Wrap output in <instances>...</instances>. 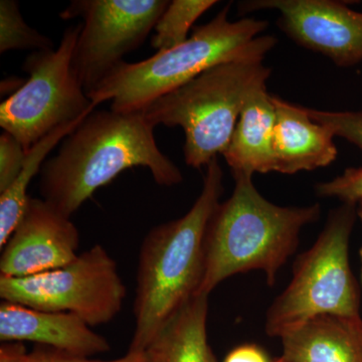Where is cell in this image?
I'll return each instance as SVG.
<instances>
[{"mask_svg":"<svg viewBox=\"0 0 362 362\" xmlns=\"http://www.w3.org/2000/svg\"><path fill=\"white\" fill-rule=\"evenodd\" d=\"M154 128L142 111H93L45 162L42 199L71 218L100 187L138 166L149 169L161 187L180 185L182 173L159 150Z\"/></svg>","mask_w":362,"mask_h":362,"instance_id":"6da1fadb","label":"cell"},{"mask_svg":"<svg viewBox=\"0 0 362 362\" xmlns=\"http://www.w3.org/2000/svg\"><path fill=\"white\" fill-rule=\"evenodd\" d=\"M223 192V173L214 158L206 166L201 194L192 209L145 235L138 257L135 329L128 350L145 351L176 312L197 294L207 226Z\"/></svg>","mask_w":362,"mask_h":362,"instance_id":"7a4b0ae2","label":"cell"},{"mask_svg":"<svg viewBox=\"0 0 362 362\" xmlns=\"http://www.w3.org/2000/svg\"><path fill=\"white\" fill-rule=\"evenodd\" d=\"M235 188L207 226L204 276L197 295H207L226 279L264 272L268 285L294 254L300 233L321 216L319 204L281 206L265 199L252 176L233 175Z\"/></svg>","mask_w":362,"mask_h":362,"instance_id":"3957f363","label":"cell"},{"mask_svg":"<svg viewBox=\"0 0 362 362\" xmlns=\"http://www.w3.org/2000/svg\"><path fill=\"white\" fill-rule=\"evenodd\" d=\"M230 4L175 49L157 52L138 63L124 61L88 97L95 106L111 101V110L142 111L214 66L233 62H263L277 40L261 35L268 23L255 18L228 21Z\"/></svg>","mask_w":362,"mask_h":362,"instance_id":"277c9868","label":"cell"},{"mask_svg":"<svg viewBox=\"0 0 362 362\" xmlns=\"http://www.w3.org/2000/svg\"><path fill=\"white\" fill-rule=\"evenodd\" d=\"M270 75V68L263 62L214 66L158 98L142 112L154 127L182 128L187 165L206 168L228 148L243 108L257 90L266 87Z\"/></svg>","mask_w":362,"mask_h":362,"instance_id":"5b68a950","label":"cell"},{"mask_svg":"<svg viewBox=\"0 0 362 362\" xmlns=\"http://www.w3.org/2000/svg\"><path fill=\"white\" fill-rule=\"evenodd\" d=\"M356 204L331 211L310 249L298 257L289 285L269 307L265 330L282 338L321 316H361V295L350 268Z\"/></svg>","mask_w":362,"mask_h":362,"instance_id":"8992f818","label":"cell"},{"mask_svg":"<svg viewBox=\"0 0 362 362\" xmlns=\"http://www.w3.org/2000/svg\"><path fill=\"white\" fill-rule=\"evenodd\" d=\"M81 30L82 23L69 26L56 49L33 52L23 64L28 81L0 105V126L26 152L54 130L96 110L73 66Z\"/></svg>","mask_w":362,"mask_h":362,"instance_id":"52a82bcc","label":"cell"},{"mask_svg":"<svg viewBox=\"0 0 362 362\" xmlns=\"http://www.w3.org/2000/svg\"><path fill=\"white\" fill-rule=\"evenodd\" d=\"M126 296L118 265L101 245L54 270L28 277H0V297L4 301L37 310L73 313L90 327L113 320Z\"/></svg>","mask_w":362,"mask_h":362,"instance_id":"ba28073f","label":"cell"},{"mask_svg":"<svg viewBox=\"0 0 362 362\" xmlns=\"http://www.w3.org/2000/svg\"><path fill=\"white\" fill-rule=\"evenodd\" d=\"M168 4L165 0H75L62 11L63 20H83L73 66L86 94L144 42Z\"/></svg>","mask_w":362,"mask_h":362,"instance_id":"9c48e42d","label":"cell"},{"mask_svg":"<svg viewBox=\"0 0 362 362\" xmlns=\"http://www.w3.org/2000/svg\"><path fill=\"white\" fill-rule=\"evenodd\" d=\"M242 13L261 9L280 13V25L307 49L328 57L339 66L362 61V13L330 0H251L240 4Z\"/></svg>","mask_w":362,"mask_h":362,"instance_id":"30bf717a","label":"cell"},{"mask_svg":"<svg viewBox=\"0 0 362 362\" xmlns=\"http://www.w3.org/2000/svg\"><path fill=\"white\" fill-rule=\"evenodd\" d=\"M80 233L71 218L30 197L0 257V277L21 278L61 268L78 257Z\"/></svg>","mask_w":362,"mask_h":362,"instance_id":"8fae6325","label":"cell"},{"mask_svg":"<svg viewBox=\"0 0 362 362\" xmlns=\"http://www.w3.org/2000/svg\"><path fill=\"white\" fill-rule=\"evenodd\" d=\"M0 340L33 342L90 358L111 349L106 338L75 314L37 310L4 300L0 304Z\"/></svg>","mask_w":362,"mask_h":362,"instance_id":"7c38bea8","label":"cell"},{"mask_svg":"<svg viewBox=\"0 0 362 362\" xmlns=\"http://www.w3.org/2000/svg\"><path fill=\"white\" fill-rule=\"evenodd\" d=\"M272 101L276 110V173L295 175L326 168L337 159L335 136L312 120L307 108L278 97L272 96Z\"/></svg>","mask_w":362,"mask_h":362,"instance_id":"4fadbf2b","label":"cell"},{"mask_svg":"<svg viewBox=\"0 0 362 362\" xmlns=\"http://www.w3.org/2000/svg\"><path fill=\"white\" fill-rule=\"evenodd\" d=\"M282 362H362L361 316H321L282 338Z\"/></svg>","mask_w":362,"mask_h":362,"instance_id":"5bb4252c","label":"cell"},{"mask_svg":"<svg viewBox=\"0 0 362 362\" xmlns=\"http://www.w3.org/2000/svg\"><path fill=\"white\" fill-rule=\"evenodd\" d=\"M276 110L267 88L245 105L228 148L223 152L233 175L252 176L276 171L274 151Z\"/></svg>","mask_w":362,"mask_h":362,"instance_id":"9a60e30c","label":"cell"},{"mask_svg":"<svg viewBox=\"0 0 362 362\" xmlns=\"http://www.w3.org/2000/svg\"><path fill=\"white\" fill-rule=\"evenodd\" d=\"M209 297L195 295L145 349L148 362H218L207 337Z\"/></svg>","mask_w":362,"mask_h":362,"instance_id":"2e32d148","label":"cell"},{"mask_svg":"<svg viewBox=\"0 0 362 362\" xmlns=\"http://www.w3.org/2000/svg\"><path fill=\"white\" fill-rule=\"evenodd\" d=\"M86 117L54 130L51 134L37 143L26 154L25 162L20 175L11 183V187H7L0 194V247L1 249L13 235L28 209V202L30 201V197L28 194V187L35 176L40 173L45 158L54 147L58 146L66 136L73 132Z\"/></svg>","mask_w":362,"mask_h":362,"instance_id":"e0dca14e","label":"cell"},{"mask_svg":"<svg viewBox=\"0 0 362 362\" xmlns=\"http://www.w3.org/2000/svg\"><path fill=\"white\" fill-rule=\"evenodd\" d=\"M218 1L214 0H173L168 4L154 28L151 45L157 52L175 49L187 42L195 21Z\"/></svg>","mask_w":362,"mask_h":362,"instance_id":"ac0fdd59","label":"cell"},{"mask_svg":"<svg viewBox=\"0 0 362 362\" xmlns=\"http://www.w3.org/2000/svg\"><path fill=\"white\" fill-rule=\"evenodd\" d=\"M52 49L49 37L30 28L23 20L20 6L14 0L0 1V52L11 49L33 52Z\"/></svg>","mask_w":362,"mask_h":362,"instance_id":"d6986e66","label":"cell"},{"mask_svg":"<svg viewBox=\"0 0 362 362\" xmlns=\"http://www.w3.org/2000/svg\"><path fill=\"white\" fill-rule=\"evenodd\" d=\"M0 362H148L145 351L128 350L125 356L112 361H97L81 357L37 345L28 351L21 342H2L0 345Z\"/></svg>","mask_w":362,"mask_h":362,"instance_id":"ffe728a7","label":"cell"},{"mask_svg":"<svg viewBox=\"0 0 362 362\" xmlns=\"http://www.w3.org/2000/svg\"><path fill=\"white\" fill-rule=\"evenodd\" d=\"M312 120L334 136L344 138L362 150V112H332L307 109Z\"/></svg>","mask_w":362,"mask_h":362,"instance_id":"44dd1931","label":"cell"},{"mask_svg":"<svg viewBox=\"0 0 362 362\" xmlns=\"http://www.w3.org/2000/svg\"><path fill=\"white\" fill-rule=\"evenodd\" d=\"M315 190L319 197L357 204L362 199V168L346 169L334 180L318 183Z\"/></svg>","mask_w":362,"mask_h":362,"instance_id":"7402d4cb","label":"cell"},{"mask_svg":"<svg viewBox=\"0 0 362 362\" xmlns=\"http://www.w3.org/2000/svg\"><path fill=\"white\" fill-rule=\"evenodd\" d=\"M28 152L13 135L0 136V194L16 180L23 168Z\"/></svg>","mask_w":362,"mask_h":362,"instance_id":"603a6c76","label":"cell"},{"mask_svg":"<svg viewBox=\"0 0 362 362\" xmlns=\"http://www.w3.org/2000/svg\"><path fill=\"white\" fill-rule=\"evenodd\" d=\"M223 362H276L256 343H245L230 350Z\"/></svg>","mask_w":362,"mask_h":362,"instance_id":"cb8c5ba5","label":"cell"},{"mask_svg":"<svg viewBox=\"0 0 362 362\" xmlns=\"http://www.w3.org/2000/svg\"><path fill=\"white\" fill-rule=\"evenodd\" d=\"M357 204H358V216H359V218H361V220L362 221V199L361 201H359L358 202H357Z\"/></svg>","mask_w":362,"mask_h":362,"instance_id":"d4e9b609","label":"cell"},{"mask_svg":"<svg viewBox=\"0 0 362 362\" xmlns=\"http://www.w3.org/2000/svg\"><path fill=\"white\" fill-rule=\"evenodd\" d=\"M359 254H361V261H362V247H361V252H359Z\"/></svg>","mask_w":362,"mask_h":362,"instance_id":"484cf974","label":"cell"},{"mask_svg":"<svg viewBox=\"0 0 362 362\" xmlns=\"http://www.w3.org/2000/svg\"><path fill=\"white\" fill-rule=\"evenodd\" d=\"M276 362H282V361H281L280 359L277 358V359H276Z\"/></svg>","mask_w":362,"mask_h":362,"instance_id":"4316f807","label":"cell"},{"mask_svg":"<svg viewBox=\"0 0 362 362\" xmlns=\"http://www.w3.org/2000/svg\"><path fill=\"white\" fill-rule=\"evenodd\" d=\"M361 278H362V274H361Z\"/></svg>","mask_w":362,"mask_h":362,"instance_id":"83f0119b","label":"cell"}]
</instances>
